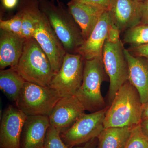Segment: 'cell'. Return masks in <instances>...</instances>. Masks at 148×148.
Listing matches in <instances>:
<instances>
[{"instance_id": "cell-4", "label": "cell", "mask_w": 148, "mask_h": 148, "mask_svg": "<svg viewBox=\"0 0 148 148\" xmlns=\"http://www.w3.org/2000/svg\"><path fill=\"white\" fill-rule=\"evenodd\" d=\"M106 75L103 59L84 60L82 83L75 95L86 111L94 112L107 107L101 91Z\"/></svg>"}, {"instance_id": "cell-2", "label": "cell", "mask_w": 148, "mask_h": 148, "mask_svg": "<svg viewBox=\"0 0 148 148\" xmlns=\"http://www.w3.org/2000/svg\"><path fill=\"white\" fill-rule=\"evenodd\" d=\"M40 9L46 17L66 52L77 53L84 42L80 28L62 2L56 4L51 0H38Z\"/></svg>"}, {"instance_id": "cell-28", "label": "cell", "mask_w": 148, "mask_h": 148, "mask_svg": "<svg viewBox=\"0 0 148 148\" xmlns=\"http://www.w3.org/2000/svg\"><path fill=\"white\" fill-rule=\"evenodd\" d=\"M141 23L148 24V0H145L143 2Z\"/></svg>"}, {"instance_id": "cell-15", "label": "cell", "mask_w": 148, "mask_h": 148, "mask_svg": "<svg viewBox=\"0 0 148 148\" xmlns=\"http://www.w3.org/2000/svg\"><path fill=\"white\" fill-rule=\"evenodd\" d=\"M50 125L48 116H27L21 132V148H44L46 134Z\"/></svg>"}, {"instance_id": "cell-3", "label": "cell", "mask_w": 148, "mask_h": 148, "mask_svg": "<svg viewBox=\"0 0 148 148\" xmlns=\"http://www.w3.org/2000/svg\"><path fill=\"white\" fill-rule=\"evenodd\" d=\"M14 68L27 82L49 86L55 75L50 61L34 38L27 39L23 52Z\"/></svg>"}, {"instance_id": "cell-24", "label": "cell", "mask_w": 148, "mask_h": 148, "mask_svg": "<svg viewBox=\"0 0 148 148\" xmlns=\"http://www.w3.org/2000/svg\"><path fill=\"white\" fill-rule=\"evenodd\" d=\"M22 21L19 14L16 12L15 15L8 20H0V29L20 36L22 29Z\"/></svg>"}, {"instance_id": "cell-22", "label": "cell", "mask_w": 148, "mask_h": 148, "mask_svg": "<svg viewBox=\"0 0 148 148\" xmlns=\"http://www.w3.org/2000/svg\"><path fill=\"white\" fill-rule=\"evenodd\" d=\"M123 148H148V138L139 124L132 127L129 139Z\"/></svg>"}, {"instance_id": "cell-20", "label": "cell", "mask_w": 148, "mask_h": 148, "mask_svg": "<svg viewBox=\"0 0 148 148\" xmlns=\"http://www.w3.org/2000/svg\"><path fill=\"white\" fill-rule=\"evenodd\" d=\"M132 127L104 128L97 138L98 148H124L129 139Z\"/></svg>"}, {"instance_id": "cell-1", "label": "cell", "mask_w": 148, "mask_h": 148, "mask_svg": "<svg viewBox=\"0 0 148 148\" xmlns=\"http://www.w3.org/2000/svg\"><path fill=\"white\" fill-rule=\"evenodd\" d=\"M143 104L136 88L129 81L120 88L108 106L104 128L133 127L142 121Z\"/></svg>"}, {"instance_id": "cell-8", "label": "cell", "mask_w": 148, "mask_h": 148, "mask_svg": "<svg viewBox=\"0 0 148 148\" xmlns=\"http://www.w3.org/2000/svg\"><path fill=\"white\" fill-rule=\"evenodd\" d=\"M108 108L83 115L69 129L61 133L64 143L73 148L98 138L104 129V121Z\"/></svg>"}, {"instance_id": "cell-5", "label": "cell", "mask_w": 148, "mask_h": 148, "mask_svg": "<svg viewBox=\"0 0 148 148\" xmlns=\"http://www.w3.org/2000/svg\"><path fill=\"white\" fill-rule=\"evenodd\" d=\"M61 97L58 92L49 86L26 82L15 106L27 116L49 117Z\"/></svg>"}, {"instance_id": "cell-14", "label": "cell", "mask_w": 148, "mask_h": 148, "mask_svg": "<svg viewBox=\"0 0 148 148\" xmlns=\"http://www.w3.org/2000/svg\"><path fill=\"white\" fill-rule=\"evenodd\" d=\"M67 7L80 28L84 41L88 38L106 10L95 6L71 0L67 3Z\"/></svg>"}, {"instance_id": "cell-16", "label": "cell", "mask_w": 148, "mask_h": 148, "mask_svg": "<svg viewBox=\"0 0 148 148\" xmlns=\"http://www.w3.org/2000/svg\"><path fill=\"white\" fill-rule=\"evenodd\" d=\"M124 52L128 64V81L138 90L142 103L145 104L148 101V58L134 56L125 48Z\"/></svg>"}, {"instance_id": "cell-10", "label": "cell", "mask_w": 148, "mask_h": 148, "mask_svg": "<svg viewBox=\"0 0 148 148\" xmlns=\"http://www.w3.org/2000/svg\"><path fill=\"white\" fill-rule=\"evenodd\" d=\"M27 117L15 105L5 109L0 125L1 148H21V132Z\"/></svg>"}, {"instance_id": "cell-13", "label": "cell", "mask_w": 148, "mask_h": 148, "mask_svg": "<svg viewBox=\"0 0 148 148\" xmlns=\"http://www.w3.org/2000/svg\"><path fill=\"white\" fill-rule=\"evenodd\" d=\"M110 20L109 10L105 11L90 36L78 49L77 53L82 56L84 60L103 59V47L107 39Z\"/></svg>"}, {"instance_id": "cell-26", "label": "cell", "mask_w": 148, "mask_h": 148, "mask_svg": "<svg viewBox=\"0 0 148 148\" xmlns=\"http://www.w3.org/2000/svg\"><path fill=\"white\" fill-rule=\"evenodd\" d=\"M95 6L105 10H109L112 4V0H71Z\"/></svg>"}, {"instance_id": "cell-9", "label": "cell", "mask_w": 148, "mask_h": 148, "mask_svg": "<svg viewBox=\"0 0 148 148\" xmlns=\"http://www.w3.org/2000/svg\"><path fill=\"white\" fill-rule=\"evenodd\" d=\"M33 38L47 56L54 73H57L67 52L43 13L35 27Z\"/></svg>"}, {"instance_id": "cell-6", "label": "cell", "mask_w": 148, "mask_h": 148, "mask_svg": "<svg viewBox=\"0 0 148 148\" xmlns=\"http://www.w3.org/2000/svg\"><path fill=\"white\" fill-rule=\"evenodd\" d=\"M124 49L121 40L114 43L106 40L103 47V65L110 81L107 95L110 105L120 88L128 81V66Z\"/></svg>"}, {"instance_id": "cell-32", "label": "cell", "mask_w": 148, "mask_h": 148, "mask_svg": "<svg viewBox=\"0 0 148 148\" xmlns=\"http://www.w3.org/2000/svg\"><path fill=\"white\" fill-rule=\"evenodd\" d=\"M140 125L143 134L148 138V120L141 121Z\"/></svg>"}, {"instance_id": "cell-33", "label": "cell", "mask_w": 148, "mask_h": 148, "mask_svg": "<svg viewBox=\"0 0 148 148\" xmlns=\"http://www.w3.org/2000/svg\"><path fill=\"white\" fill-rule=\"evenodd\" d=\"M138 1L140 2H142L144 1L145 0H138Z\"/></svg>"}, {"instance_id": "cell-11", "label": "cell", "mask_w": 148, "mask_h": 148, "mask_svg": "<svg viewBox=\"0 0 148 148\" xmlns=\"http://www.w3.org/2000/svg\"><path fill=\"white\" fill-rule=\"evenodd\" d=\"M85 110L75 95L62 97L56 103L49 116L51 125L61 133L69 129L81 116Z\"/></svg>"}, {"instance_id": "cell-31", "label": "cell", "mask_w": 148, "mask_h": 148, "mask_svg": "<svg viewBox=\"0 0 148 148\" xmlns=\"http://www.w3.org/2000/svg\"><path fill=\"white\" fill-rule=\"evenodd\" d=\"M148 120V101L143 104L142 121Z\"/></svg>"}, {"instance_id": "cell-21", "label": "cell", "mask_w": 148, "mask_h": 148, "mask_svg": "<svg viewBox=\"0 0 148 148\" xmlns=\"http://www.w3.org/2000/svg\"><path fill=\"white\" fill-rule=\"evenodd\" d=\"M123 42L130 46L148 44V24L140 23L127 29L123 35Z\"/></svg>"}, {"instance_id": "cell-25", "label": "cell", "mask_w": 148, "mask_h": 148, "mask_svg": "<svg viewBox=\"0 0 148 148\" xmlns=\"http://www.w3.org/2000/svg\"><path fill=\"white\" fill-rule=\"evenodd\" d=\"M121 32L119 29L111 20L109 22L108 29L107 40L112 43H116L120 40V34Z\"/></svg>"}, {"instance_id": "cell-19", "label": "cell", "mask_w": 148, "mask_h": 148, "mask_svg": "<svg viewBox=\"0 0 148 148\" xmlns=\"http://www.w3.org/2000/svg\"><path fill=\"white\" fill-rule=\"evenodd\" d=\"M26 82L12 67L0 71V89L15 105Z\"/></svg>"}, {"instance_id": "cell-12", "label": "cell", "mask_w": 148, "mask_h": 148, "mask_svg": "<svg viewBox=\"0 0 148 148\" xmlns=\"http://www.w3.org/2000/svg\"><path fill=\"white\" fill-rule=\"evenodd\" d=\"M142 4L138 0L113 1L109 13L121 33L141 23Z\"/></svg>"}, {"instance_id": "cell-17", "label": "cell", "mask_w": 148, "mask_h": 148, "mask_svg": "<svg viewBox=\"0 0 148 148\" xmlns=\"http://www.w3.org/2000/svg\"><path fill=\"white\" fill-rule=\"evenodd\" d=\"M26 39L12 32L1 29L0 69L14 67L21 58Z\"/></svg>"}, {"instance_id": "cell-23", "label": "cell", "mask_w": 148, "mask_h": 148, "mask_svg": "<svg viewBox=\"0 0 148 148\" xmlns=\"http://www.w3.org/2000/svg\"><path fill=\"white\" fill-rule=\"evenodd\" d=\"M44 148H71L66 145L61 139V132L50 125L46 134Z\"/></svg>"}, {"instance_id": "cell-34", "label": "cell", "mask_w": 148, "mask_h": 148, "mask_svg": "<svg viewBox=\"0 0 148 148\" xmlns=\"http://www.w3.org/2000/svg\"><path fill=\"white\" fill-rule=\"evenodd\" d=\"M114 0H112V2H113V1Z\"/></svg>"}, {"instance_id": "cell-18", "label": "cell", "mask_w": 148, "mask_h": 148, "mask_svg": "<svg viewBox=\"0 0 148 148\" xmlns=\"http://www.w3.org/2000/svg\"><path fill=\"white\" fill-rule=\"evenodd\" d=\"M16 12L21 16L22 29L20 36L24 38H33L35 27L42 13L38 0H20Z\"/></svg>"}, {"instance_id": "cell-27", "label": "cell", "mask_w": 148, "mask_h": 148, "mask_svg": "<svg viewBox=\"0 0 148 148\" xmlns=\"http://www.w3.org/2000/svg\"><path fill=\"white\" fill-rule=\"evenodd\" d=\"M127 50L132 55L148 58V44L138 46H130Z\"/></svg>"}, {"instance_id": "cell-29", "label": "cell", "mask_w": 148, "mask_h": 148, "mask_svg": "<svg viewBox=\"0 0 148 148\" xmlns=\"http://www.w3.org/2000/svg\"><path fill=\"white\" fill-rule=\"evenodd\" d=\"M74 148H98V138H95L82 145L74 147Z\"/></svg>"}, {"instance_id": "cell-30", "label": "cell", "mask_w": 148, "mask_h": 148, "mask_svg": "<svg viewBox=\"0 0 148 148\" xmlns=\"http://www.w3.org/2000/svg\"><path fill=\"white\" fill-rule=\"evenodd\" d=\"M3 5L5 8L8 9L14 8L18 5V0H2Z\"/></svg>"}, {"instance_id": "cell-7", "label": "cell", "mask_w": 148, "mask_h": 148, "mask_svg": "<svg viewBox=\"0 0 148 148\" xmlns=\"http://www.w3.org/2000/svg\"><path fill=\"white\" fill-rule=\"evenodd\" d=\"M84 60L78 53L67 52L60 70L51 80L49 87L61 97L75 95L82 83Z\"/></svg>"}]
</instances>
